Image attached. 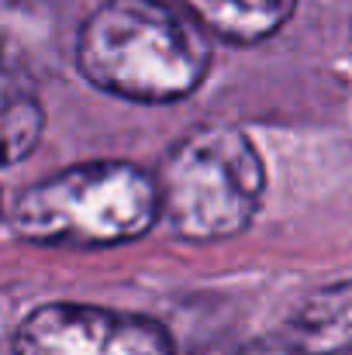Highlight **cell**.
Wrapping results in <instances>:
<instances>
[{
  "mask_svg": "<svg viewBox=\"0 0 352 355\" xmlns=\"http://www.w3.org/2000/svg\"><path fill=\"white\" fill-rule=\"evenodd\" d=\"M76 62L115 97L169 104L204 83L211 42L173 0H104L80 28Z\"/></svg>",
  "mask_w": 352,
  "mask_h": 355,
  "instance_id": "obj_1",
  "label": "cell"
},
{
  "mask_svg": "<svg viewBox=\"0 0 352 355\" xmlns=\"http://www.w3.org/2000/svg\"><path fill=\"white\" fill-rule=\"evenodd\" d=\"M162 218L159 180L131 162H83L28 187L10 214L35 245L108 248L145 235Z\"/></svg>",
  "mask_w": 352,
  "mask_h": 355,
  "instance_id": "obj_2",
  "label": "cell"
},
{
  "mask_svg": "<svg viewBox=\"0 0 352 355\" xmlns=\"http://www.w3.org/2000/svg\"><path fill=\"white\" fill-rule=\"evenodd\" d=\"M162 214L190 241L242 235L266 193V166L252 138L228 124L183 135L159 166Z\"/></svg>",
  "mask_w": 352,
  "mask_h": 355,
  "instance_id": "obj_3",
  "label": "cell"
},
{
  "mask_svg": "<svg viewBox=\"0 0 352 355\" xmlns=\"http://www.w3.org/2000/svg\"><path fill=\"white\" fill-rule=\"evenodd\" d=\"M14 355H173L169 331L94 304H42L14 331Z\"/></svg>",
  "mask_w": 352,
  "mask_h": 355,
  "instance_id": "obj_4",
  "label": "cell"
},
{
  "mask_svg": "<svg viewBox=\"0 0 352 355\" xmlns=\"http://www.w3.org/2000/svg\"><path fill=\"white\" fill-rule=\"evenodd\" d=\"M287 338L301 355H352V279L311 293Z\"/></svg>",
  "mask_w": 352,
  "mask_h": 355,
  "instance_id": "obj_5",
  "label": "cell"
},
{
  "mask_svg": "<svg viewBox=\"0 0 352 355\" xmlns=\"http://www.w3.org/2000/svg\"><path fill=\"white\" fill-rule=\"evenodd\" d=\"M173 3H180L208 35H218L235 45L276 35L297 7V0H173Z\"/></svg>",
  "mask_w": 352,
  "mask_h": 355,
  "instance_id": "obj_6",
  "label": "cell"
},
{
  "mask_svg": "<svg viewBox=\"0 0 352 355\" xmlns=\"http://www.w3.org/2000/svg\"><path fill=\"white\" fill-rule=\"evenodd\" d=\"M42 104L31 90H21L14 83V76L7 80V90H3V155L7 162L14 166L24 152L35 148L38 135H42Z\"/></svg>",
  "mask_w": 352,
  "mask_h": 355,
  "instance_id": "obj_7",
  "label": "cell"
},
{
  "mask_svg": "<svg viewBox=\"0 0 352 355\" xmlns=\"http://www.w3.org/2000/svg\"><path fill=\"white\" fill-rule=\"evenodd\" d=\"M238 355H301V352L294 349V342H290V338H262V342L245 345Z\"/></svg>",
  "mask_w": 352,
  "mask_h": 355,
  "instance_id": "obj_8",
  "label": "cell"
}]
</instances>
